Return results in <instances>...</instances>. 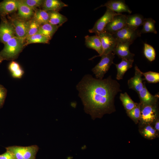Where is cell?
Listing matches in <instances>:
<instances>
[{"label":"cell","instance_id":"8992f818","mask_svg":"<svg viewBox=\"0 0 159 159\" xmlns=\"http://www.w3.org/2000/svg\"><path fill=\"white\" fill-rule=\"evenodd\" d=\"M9 21L14 28L15 36L25 42L26 39L29 20L26 21L18 17H10Z\"/></svg>","mask_w":159,"mask_h":159},{"label":"cell","instance_id":"6da1fadb","mask_svg":"<svg viewBox=\"0 0 159 159\" xmlns=\"http://www.w3.org/2000/svg\"><path fill=\"white\" fill-rule=\"evenodd\" d=\"M120 87L119 83L110 75L100 79L90 74L85 75L76 86L85 112L93 119L115 111V99L122 92Z\"/></svg>","mask_w":159,"mask_h":159},{"label":"cell","instance_id":"e0dca14e","mask_svg":"<svg viewBox=\"0 0 159 159\" xmlns=\"http://www.w3.org/2000/svg\"><path fill=\"white\" fill-rule=\"evenodd\" d=\"M42 9L46 11H58L67 4L59 0H44L42 5Z\"/></svg>","mask_w":159,"mask_h":159},{"label":"cell","instance_id":"4316f807","mask_svg":"<svg viewBox=\"0 0 159 159\" xmlns=\"http://www.w3.org/2000/svg\"><path fill=\"white\" fill-rule=\"evenodd\" d=\"M155 21L151 18H145L142 25L143 28L140 31L141 34L148 33L157 34V32L155 26Z\"/></svg>","mask_w":159,"mask_h":159},{"label":"cell","instance_id":"30bf717a","mask_svg":"<svg viewBox=\"0 0 159 159\" xmlns=\"http://www.w3.org/2000/svg\"><path fill=\"white\" fill-rule=\"evenodd\" d=\"M126 15L119 14L114 16L105 27L103 32L113 34L126 25Z\"/></svg>","mask_w":159,"mask_h":159},{"label":"cell","instance_id":"83f0119b","mask_svg":"<svg viewBox=\"0 0 159 159\" xmlns=\"http://www.w3.org/2000/svg\"><path fill=\"white\" fill-rule=\"evenodd\" d=\"M140 102L138 103L137 105L129 111L126 112L127 115L136 124H137L140 121Z\"/></svg>","mask_w":159,"mask_h":159},{"label":"cell","instance_id":"ac0fdd59","mask_svg":"<svg viewBox=\"0 0 159 159\" xmlns=\"http://www.w3.org/2000/svg\"><path fill=\"white\" fill-rule=\"evenodd\" d=\"M134 61L122 59L119 63L115 64L117 69V80H120L123 79L125 72L132 67Z\"/></svg>","mask_w":159,"mask_h":159},{"label":"cell","instance_id":"603a6c76","mask_svg":"<svg viewBox=\"0 0 159 159\" xmlns=\"http://www.w3.org/2000/svg\"><path fill=\"white\" fill-rule=\"evenodd\" d=\"M141 127L140 130V132L145 138L152 140L158 136V133L151 125H146Z\"/></svg>","mask_w":159,"mask_h":159},{"label":"cell","instance_id":"1f68e13d","mask_svg":"<svg viewBox=\"0 0 159 159\" xmlns=\"http://www.w3.org/2000/svg\"><path fill=\"white\" fill-rule=\"evenodd\" d=\"M143 75L145 77L144 80H146L150 83H155L159 82V73L156 72L150 71L142 72Z\"/></svg>","mask_w":159,"mask_h":159},{"label":"cell","instance_id":"9a60e30c","mask_svg":"<svg viewBox=\"0 0 159 159\" xmlns=\"http://www.w3.org/2000/svg\"><path fill=\"white\" fill-rule=\"evenodd\" d=\"M18 0H4L0 2V17L6 16L17 10Z\"/></svg>","mask_w":159,"mask_h":159},{"label":"cell","instance_id":"4fadbf2b","mask_svg":"<svg viewBox=\"0 0 159 159\" xmlns=\"http://www.w3.org/2000/svg\"><path fill=\"white\" fill-rule=\"evenodd\" d=\"M131 44L128 43L118 42L112 52L119 58L133 60L135 54L130 51L129 47Z\"/></svg>","mask_w":159,"mask_h":159},{"label":"cell","instance_id":"ffe728a7","mask_svg":"<svg viewBox=\"0 0 159 159\" xmlns=\"http://www.w3.org/2000/svg\"><path fill=\"white\" fill-rule=\"evenodd\" d=\"M19 2L18 11V17L22 19L28 21L33 16L34 10L23 3L21 0Z\"/></svg>","mask_w":159,"mask_h":159},{"label":"cell","instance_id":"8fae6325","mask_svg":"<svg viewBox=\"0 0 159 159\" xmlns=\"http://www.w3.org/2000/svg\"><path fill=\"white\" fill-rule=\"evenodd\" d=\"M105 6L107 8L118 14L126 12L131 14L132 11L123 0H110L97 8Z\"/></svg>","mask_w":159,"mask_h":159},{"label":"cell","instance_id":"ba28073f","mask_svg":"<svg viewBox=\"0 0 159 159\" xmlns=\"http://www.w3.org/2000/svg\"><path fill=\"white\" fill-rule=\"evenodd\" d=\"M119 14L107 8L104 14L96 21L93 27L89 30V32L91 33H95V35L103 32L107 24L115 16Z\"/></svg>","mask_w":159,"mask_h":159},{"label":"cell","instance_id":"277c9868","mask_svg":"<svg viewBox=\"0 0 159 159\" xmlns=\"http://www.w3.org/2000/svg\"><path fill=\"white\" fill-rule=\"evenodd\" d=\"M115 54L112 52L101 57L100 62L92 69L96 78L103 79L105 74L113 64Z\"/></svg>","mask_w":159,"mask_h":159},{"label":"cell","instance_id":"cb8c5ba5","mask_svg":"<svg viewBox=\"0 0 159 159\" xmlns=\"http://www.w3.org/2000/svg\"><path fill=\"white\" fill-rule=\"evenodd\" d=\"M32 18L42 25L48 23L49 13L42 9H37L34 10Z\"/></svg>","mask_w":159,"mask_h":159},{"label":"cell","instance_id":"4dcf8cb0","mask_svg":"<svg viewBox=\"0 0 159 159\" xmlns=\"http://www.w3.org/2000/svg\"><path fill=\"white\" fill-rule=\"evenodd\" d=\"M144 54L146 58L150 62L154 61L156 57V52L154 48L151 45L144 43Z\"/></svg>","mask_w":159,"mask_h":159},{"label":"cell","instance_id":"d590c367","mask_svg":"<svg viewBox=\"0 0 159 159\" xmlns=\"http://www.w3.org/2000/svg\"><path fill=\"white\" fill-rule=\"evenodd\" d=\"M21 68L19 64L16 61H12L9 64L8 69L11 73L17 71Z\"/></svg>","mask_w":159,"mask_h":159},{"label":"cell","instance_id":"5bb4252c","mask_svg":"<svg viewBox=\"0 0 159 159\" xmlns=\"http://www.w3.org/2000/svg\"><path fill=\"white\" fill-rule=\"evenodd\" d=\"M143 84L142 89L138 93L141 105H153L157 103L159 98V93L152 95L148 90L145 82Z\"/></svg>","mask_w":159,"mask_h":159},{"label":"cell","instance_id":"60d3db41","mask_svg":"<svg viewBox=\"0 0 159 159\" xmlns=\"http://www.w3.org/2000/svg\"><path fill=\"white\" fill-rule=\"evenodd\" d=\"M1 85H1V84H0V87H1Z\"/></svg>","mask_w":159,"mask_h":159},{"label":"cell","instance_id":"7c38bea8","mask_svg":"<svg viewBox=\"0 0 159 159\" xmlns=\"http://www.w3.org/2000/svg\"><path fill=\"white\" fill-rule=\"evenodd\" d=\"M135 70L134 75L128 80L127 85L129 89L135 91L138 93L143 87L144 79L142 78L143 72L136 65L135 66Z\"/></svg>","mask_w":159,"mask_h":159},{"label":"cell","instance_id":"d4e9b609","mask_svg":"<svg viewBox=\"0 0 159 159\" xmlns=\"http://www.w3.org/2000/svg\"><path fill=\"white\" fill-rule=\"evenodd\" d=\"M120 99L126 112L132 110L138 104L133 101L126 92L121 93Z\"/></svg>","mask_w":159,"mask_h":159},{"label":"cell","instance_id":"836d02e7","mask_svg":"<svg viewBox=\"0 0 159 159\" xmlns=\"http://www.w3.org/2000/svg\"><path fill=\"white\" fill-rule=\"evenodd\" d=\"M24 4L28 6L34 11L37 8L42 6L43 0H21Z\"/></svg>","mask_w":159,"mask_h":159},{"label":"cell","instance_id":"3957f363","mask_svg":"<svg viewBox=\"0 0 159 159\" xmlns=\"http://www.w3.org/2000/svg\"><path fill=\"white\" fill-rule=\"evenodd\" d=\"M157 104L147 105L141 104L139 121L141 126L147 125H151L158 119V110Z\"/></svg>","mask_w":159,"mask_h":159},{"label":"cell","instance_id":"52a82bcc","mask_svg":"<svg viewBox=\"0 0 159 159\" xmlns=\"http://www.w3.org/2000/svg\"><path fill=\"white\" fill-rule=\"evenodd\" d=\"M96 35L100 38L102 47V53L99 57H101L112 52L118 41L112 34L103 32Z\"/></svg>","mask_w":159,"mask_h":159},{"label":"cell","instance_id":"9c48e42d","mask_svg":"<svg viewBox=\"0 0 159 159\" xmlns=\"http://www.w3.org/2000/svg\"><path fill=\"white\" fill-rule=\"evenodd\" d=\"M0 24V42L4 44L15 36L13 26L6 17H1Z\"/></svg>","mask_w":159,"mask_h":159},{"label":"cell","instance_id":"e575fe53","mask_svg":"<svg viewBox=\"0 0 159 159\" xmlns=\"http://www.w3.org/2000/svg\"><path fill=\"white\" fill-rule=\"evenodd\" d=\"M7 91L4 86L1 85L0 87V108L3 106L6 99Z\"/></svg>","mask_w":159,"mask_h":159},{"label":"cell","instance_id":"f1b7e54d","mask_svg":"<svg viewBox=\"0 0 159 159\" xmlns=\"http://www.w3.org/2000/svg\"><path fill=\"white\" fill-rule=\"evenodd\" d=\"M41 25L32 18L30 19L26 39L37 33Z\"/></svg>","mask_w":159,"mask_h":159},{"label":"cell","instance_id":"2e32d148","mask_svg":"<svg viewBox=\"0 0 159 159\" xmlns=\"http://www.w3.org/2000/svg\"><path fill=\"white\" fill-rule=\"evenodd\" d=\"M85 45L87 48L95 50L99 54L98 55L93 57L90 60L99 57L101 54L102 53V44L100 38L97 35L85 36Z\"/></svg>","mask_w":159,"mask_h":159},{"label":"cell","instance_id":"f35d334b","mask_svg":"<svg viewBox=\"0 0 159 159\" xmlns=\"http://www.w3.org/2000/svg\"><path fill=\"white\" fill-rule=\"evenodd\" d=\"M154 127L157 132H159V120L158 118L154 122Z\"/></svg>","mask_w":159,"mask_h":159},{"label":"cell","instance_id":"f546056e","mask_svg":"<svg viewBox=\"0 0 159 159\" xmlns=\"http://www.w3.org/2000/svg\"><path fill=\"white\" fill-rule=\"evenodd\" d=\"M24 159H33L36 152V146L21 147Z\"/></svg>","mask_w":159,"mask_h":159},{"label":"cell","instance_id":"7a4b0ae2","mask_svg":"<svg viewBox=\"0 0 159 159\" xmlns=\"http://www.w3.org/2000/svg\"><path fill=\"white\" fill-rule=\"evenodd\" d=\"M25 42L16 36L5 43L0 54L4 60H14L17 58L24 47Z\"/></svg>","mask_w":159,"mask_h":159},{"label":"cell","instance_id":"74e56055","mask_svg":"<svg viewBox=\"0 0 159 159\" xmlns=\"http://www.w3.org/2000/svg\"><path fill=\"white\" fill-rule=\"evenodd\" d=\"M0 159H15L11 153L9 151L0 155Z\"/></svg>","mask_w":159,"mask_h":159},{"label":"cell","instance_id":"7402d4cb","mask_svg":"<svg viewBox=\"0 0 159 159\" xmlns=\"http://www.w3.org/2000/svg\"><path fill=\"white\" fill-rule=\"evenodd\" d=\"M59 27L47 23L41 25L37 33L44 36L50 40Z\"/></svg>","mask_w":159,"mask_h":159},{"label":"cell","instance_id":"484cf974","mask_svg":"<svg viewBox=\"0 0 159 159\" xmlns=\"http://www.w3.org/2000/svg\"><path fill=\"white\" fill-rule=\"evenodd\" d=\"M50 39L41 34L37 33L26 38L24 44V47L33 43L48 44Z\"/></svg>","mask_w":159,"mask_h":159},{"label":"cell","instance_id":"5b68a950","mask_svg":"<svg viewBox=\"0 0 159 159\" xmlns=\"http://www.w3.org/2000/svg\"><path fill=\"white\" fill-rule=\"evenodd\" d=\"M141 33L138 29H134L127 26L112 34L113 37L118 42L128 43L131 44Z\"/></svg>","mask_w":159,"mask_h":159},{"label":"cell","instance_id":"d6a6232c","mask_svg":"<svg viewBox=\"0 0 159 159\" xmlns=\"http://www.w3.org/2000/svg\"><path fill=\"white\" fill-rule=\"evenodd\" d=\"M7 149L12 153L15 159H24L21 147H10Z\"/></svg>","mask_w":159,"mask_h":159},{"label":"cell","instance_id":"8d00e7d4","mask_svg":"<svg viewBox=\"0 0 159 159\" xmlns=\"http://www.w3.org/2000/svg\"><path fill=\"white\" fill-rule=\"evenodd\" d=\"M24 73V71L21 68L15 72L11 73V75L14 78H20L22 77Z\"/></svg>","mask_w":159,"mask_h":159},{"label":"cell","instance_id":"d6986e66","mask_svg":"<svg viewBox=\"0 0 159 159\" xmlns=\"http://www.w3.org/2000/svg\"><path fill=\"white\" fill-rule=\"evenodd\" d=\"M145 18L141 14H135L126 15V26L134 29H137L143 25Z\"/></svg>","mask_w":159,"mask_h":159},{"label":"cell","instance_id":"ab89813d","mask_svg":"<svg viewBox=\"0 0 159 159\" xmlns=\"http://www.w3.org/2000/svg\"><path fill=\"white\" fill-rule=\"evenodd\" d=\"M3 60H4L1 56L0 54V64Z\"/></svg>","mask_w":159,"mask_h":159},{"label":"cell","instance_id":"44dd1931","mask_svg":"<svg viewBox=\"0 0 159 159\" xmlns=\"http://www.w3.org/2000/svg\"><path fill=\"white\" fill-rule=\"evenodd\" d=\"M49 14L48 23L53 25L60 26L68 20L67 18L58 11H47Z\"/></svg>","mask_w":159,"mask_h":159}]
</instances>
